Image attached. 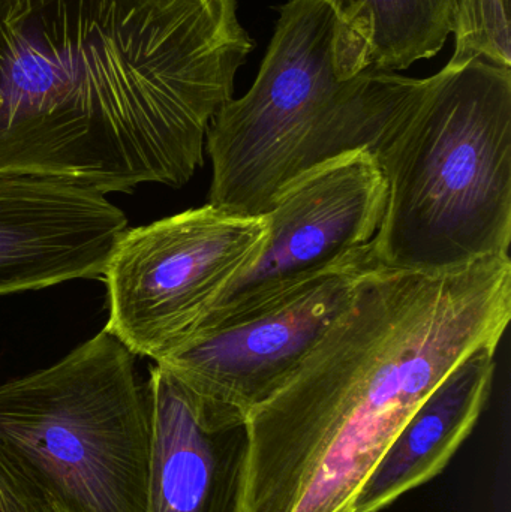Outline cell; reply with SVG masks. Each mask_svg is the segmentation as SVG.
Segmentation results:
<instances>
[{"mask_svg": "<svg viewBox=\"0 0 511 512\" xmlns=\"http://www.w3.org/2000/svg\"><path fill=\"white\" fill-rule=\"evenodd\" d=\"M254 47L237 0H0V173L182 188Z\"/></svg>", "mask_w": 511, "mask_h": 512, "instance_id": "1", "label": "cell"}, {"mask_svg": "<svg viewBox=\"0 0 511 512\" xmlns=\"http://www.w3.org/2000/svg\"><path fill=\"white\" fill-rule=\"evenodd\" d=\"M510 319L509 256L447 271L372 268L249 412L245 512H354L417 406L468 355L498 348Z\"/></svg>", "mask_w": 511, "mask_h": 512, "instance_id": "2", "label": "cell"}, {"mask_svg": "<svg viewBox=\"0 0 511 512\" xmlns=\"http://www.w3.org/2000/svg\"><path fill=\"white\" fill-rule=\"evenodd\" d=\"M428 84L375 68L324 0H290L251 89L210 123L207 204L266 215L303 174L348 153H374Z\"/></svg>", "mask_w": 511, "mask_h": 512, "instance_id": "3", "label": "cell"}, {"mask_svg": "<svg viewBox=\"0 0 511 512\" xmlns=\"http://www.w3.org/2000/svg\"><path fill=\"white\" fill-rule=\"evenodd\" d=\"M372 155L387 185L374 240L383 267L447 271L510 256V68L444 66Z\"/></svg>", "mask_w": 511, "mask_h": 512, "instance_id": "4", "label": "cell"}, {"mask_svg": "<svg viewBox=\"0 0 511 512\" xmlns=\"http://www.w3.org/2000/svg\"><path fill=\"white\" fill-rule=\"evenodd\" d=\"M134 357L104 328L0 385V448L59 512H146L152 418Z\"/></svg>", "mask_w": 511, "mask_h": 512, "instance_id": "5", "label": "cell"}, {"mask_svg": "<svg viewBox=\"0 0 511 512\" xmlns=\"http://www.w3.org/2000/svg\"><path fill=\"white\" fill-rule=\"evenodd\" d=\"M266 240L264 216L231 215L210 204L126 230L102 274L105 330L156 363L197 330Z\"/></svg>", "mask_w": 511, "mask_h": 512, "instance_id": "6", "label": "cell"}, {"mask_svg": "<svg viewBox=\"0 0 511 512\" xmlns=\"http://www.w3.org/2000/svg\"><path fill=\"white\" fill-rule=\"evenodd\" d=\"M377 265L372 243L245 312L200 325L155 364L203 408L246 420L287 381Z\"/></svg>", "mask_w": 511, "mask_h": 512, "instance_id": "7", "label": "cell"}, {"mask_svg": "<svg viewBox=\"0 0 511 512\" xmlns=\"http://www.w3.org/2000/svg\"><path fill=\"white\" fill-rule=\"evenodd\" d=\"M386 203V179L368 150L303 174L282 189L264 215L267 240L255 264L200 325L245 312L368 248L380 230Z\"/></svg>", "mask_w": 511, "mask_h": 512, "instance_id": "8", "label": "cell"}, {"mask_svg": "<svg viewBox=\"0 0 511 512\" xmlns=\"http://www.w3.org/2000/svg\"><path fill=\"white\" fill-rule=\"evenodd\" d=\"M126 230L125 213L95 189L0 173V295L102 277Z\"/></svg>", "mask_w": 511, "mask_h": 512, "instance_id": "9", "label": "cell"}, {"mask_svg": "<svg viewBox=\"0 0 511 512\" xmlns=\"http://www.w3.org/2000/svg\"><path fill=\"white\" fill-rule=\"evenodd\" d=\"M146 512H245L246 420L203 408L170 373L150 369Z\"/></svg>", "mask_w": 511, "mask_h": 512, "instance_id": "10", "label": "cell"}, {"mask_svg": "<svg viewBox=\"0 0 511 512\" xmlns=\"http://www.w3.org/2000/svg\"><path fill=\"white\" fill-rule=\"evenodd\" d=\"M494 346L456 364L405 421L356 501L354 512H380L434 480L473 432L491 396Z\"/></svg>", "mask_w": 511, "mask_h": 512, "instance_id": "11", "label": "cell"}, {"mask_svg": "<svg viewBox=\"0 0 511 512\" xmlns=\"http://www.w3.org/2000/svg\"><path fill=\"white\" fill-rule=\"evenodd\" d=\"M366 45L371 63L402 71L443 50L452 33L456 0H324Z\"/></svg>", "mask_w": 511, "mask_h": 512, "instance_id": "12", "label": "cell"}, {"mask_svg": "<svg viewBox=\"0 0 511 512\" xmlns=\"http://www.w3.org/2000/svg\"><path fill=\"white\" fill-rule=\"evenodd\" d=\"M510 0H456L455 53L447 65L483 60L511 69Z\"/></svg>", "mask_w": 511, "mask_h": 512, "instance_id": "13", "label": "cell"}, {"mask_svg": "<svg viewBox=\"0 0 511 512\" xmlns=\"http://www.w3.org/2000/svg\"><path fill=\"white\" fill-rule=\"evenodd\" d=\"M0 512H59L0 448Z\"/></svg>", "mask_w": 511, "mask_h": 512, "instance_id": "14", "label": "cell"}]
</instances>
